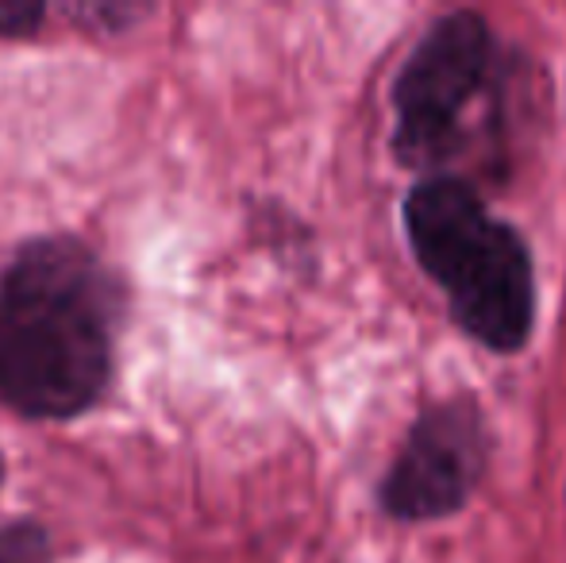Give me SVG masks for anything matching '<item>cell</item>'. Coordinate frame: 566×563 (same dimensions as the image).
Returning <instances> with one entry per match:
<instances>
[{
	"label": "cell",
	"instance_id": "obj_3",
	"mask_svg": "<svg viewBox=\"0 0 566 563\" xmlns=\"http://www.w3.org/2000/svg\"><path fill=\"white\" fill-rule=\"evenodd\" d=\"M505 74V46L497 43L490 20L474 8H454L436 15L424 35L405 54L389 85L394 108L397 163L409 170L443 174L474 139L470 113L490 93H497Z\"/></svg>",
	"mask_w": 566,
	"mask_h": 563
},
{
	"label": "cell",
	"instance_id": "obj_2",
	"mask_svg": "<svg viewBox=\"0 0 566 563\" xmlns=\"http://www.w3.org/2000/svg\"><path fill=\"white\" fill-rule=\"evenodd\" d=\"M412 259L448 298L451 321L485 352H524L536 332V259L459 174H428L401 205Z\"/></svg>",
	"mask_w": 566,
	"mask_h": 563
},
{
	"label": "cell",
	"instance_id": "obj_5",
	"mask_svg": "<svg viewBox=\"0 0 566 563\" xmlns=\"http://www.w3.org/2000/svg\"><path fill=\"white\" fill-rule=\"evenodd\" d=\"M54 541L39 521H8L0 525V563H51Z\"/></svg>",
	"mask_w": 566,
	"mask_h": 563
},
{
	"label": "cell",
	"instance_id": "obj_8",
	"mask_svg": "<svg viewBox=\"0 0 566 563\" xmlns=\"http://www.w3.org/2000/svg\"><path fill=\"white\" fill-rule=\"evenodd\" d=\"M0 479H4V459H0Z\"/></svg>",
	"mask_w": 566,
	"mask_h": 563
},
{
	"label": "cell",
	"instance_id": "obj_4",
	"mask_svg": "<svg viewBox=\"0 0 566 563\" xmlns=\"http://www.w3.org/2000/svg\"><path fill=\"white\" fill-rule=\"evenodd\" d=\"M490 463V425L474 394L428 402L378 482V505L401 525L448 521L470 505Z\"/></svg>",
	"mask_w": 566,
	"mask_h": 563
},
{
	"label": "cell",
	"instance_id": "obj_6",
	"mask_svg": "<svg viewBox=\"0 0 566 563\" xmlns=\"http://www.w3.org/2000/svg\"><path fill=\"white\" fill-rule=\"evenodd\" d=\"M70 20H77L85 31H105V35H119L132 31L139 20L150 15V4H116V0H97V4H70L62 8Z\"/></svg>",
	"mask_w": 566,
	"mask_h": 563
},
{
	"label": "cell",
	"instance_id": "obj_1",
	"mask_svg": "<svg viewBox=\"0 0 566 563\" xmlns=\"http://www.w3.org/2000/svg\"><path fill=\"white\" fill-rule=\"evenodd\" d=\"M124 293L74 236H43L0 274V398L23 417L70 421L113 378V329Z\"/></svg>",
	"mask_w": 566,
	"mask_h": 563
},
{
	"label": "cell",
	"instance_id": "obj_7",
	"mask_svg": "<svg viewBox=\"0 0 566 563\" xmlns=\"http://www.w3.org/2000/svg\"><path fill=\"white\" fill-rule=\"evenodd\" d=\"M46 20V4L39 0H0V39H31Z\"/></svg>",
	"mask_w": 566,
	"mask_h": 563
}]
</instances>
